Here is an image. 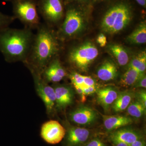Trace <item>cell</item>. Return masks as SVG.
<instances>
[{
    "label": "cell",
    "mask_w": 146,
    "mask_h": 146,
    "mask_svg": "<svg viewBox=\"0 0 146 146\" xmlns=\"http://www.w3.org/2000/svg\"><path fill=\"white\" fill-rule=\"evenodd\" d=\"M133 98L132 93L125 91L119 94L117 99L112 104V108L115 112H121L126 109Z\"/></svg>",
    "instance_id": "cell-19"
},
{
    "label": "cell",
    "mask_w": 146,
    "mask_h": 146,
    "mask_svg": "<svg viewBox=\"0 0 146 146\" xmlns=\"http://www.w3.org/2000/svg\"><path fill=\"white\" fill-rule=\"evenodd\" d=\"M127 40L129 43L134 44H141L146 42V24L142 22L130 35Z\"/></svg>",
    "instance_id": "cell-18"
},
{
    "label": "cell",
    "mask_w": 146,
    "mask_h": 146,
    "mask_svg": "<svg viewBox=\"0 0 146 146\" xmlns=\"http://www.w3.org/2000/svg\"><path fill=\"white\" fill-rule=\"evenodd\" d=\"M28 56L24 64L30 71L42 74L60 50L59 39L52 27L44 23L36 29Z\"/></svg>",
    "instance_id": "cell-1"
},
{
    "label": "cell",
    "mask_w": 146,
    "mask_h": 146,
    "mask_svg": "<svg viewBox=\"0 0 146 146\" xmlns=\"http://www.w3.org/2000/svg\"><path fill=\"white\" fill-rule=\"evenodd\" d=\"M37 8L44 23L52 27L64 19L65 14L62 0H39Z\"/></svg>",
    "instance_id": "cell-7"
},
{
    "label": "cell",
    "mask_w": 146,
    "mask_h": 146,
    "mask_svg": "<svg viewBox=\"0 0 146 146\" xmlns=\"http://www.w3.org/2000/svg\"><path fill=\"white\" fill-rule=\"evenodd\" d=\"M97 42L101 47H104L107 43V39L104 34L101 33L98 36L97 39Z\"/></svg>",
    "instance_id": "cell-29"
},
{
    "label": "cell",
    "mask_w": 146,
    "mask_h": 146,
    "mask_svg": "<svg viewBox=\"0 0 146 146\" xmlns=\"http://www.w3.org/2000/svg\"><path fill=\"white\" fill-rule=\"evenodd\" d=\"M144 74L139 72L133 68L128 67L127 70L121 77L120 84L123 87H126L134 85L138 79Z\"/></svg>",
    "instance_id": "cell-21"
},
{
    "label": "cell",
    "mask_w": 146,
    "mask_h": 146,
    "mask_svg": "<svg viewBox=\"0 0 146 146\" xmlns=\"http://www.w3.org/2000/svg\"><path fill=\"white\" fill-rule=\"evenodd\" d=\"M129 146H145V143L142 138L135 141Z\"/></svg>",
    "instance_id": "cell-31"
},
{
    "label": "cell",
    "mask_w": 146,
    "mask_h": 146,
    "mask_svg": "<svg viewBox=\"0 0 146 146\" xmlns=\"http://www.w3.org/2000/svg\"><path fill=\"white\" fill-rule=\"evenodd\" d=\"M132 18L130 7L124 3L116 4L110 8L101 24L103 31L114 34L122 31L130 23Z\"/></svg>",
    "instance_id": "cell-3"
},
{
    "label": "cell",
    "mask_w": 146,
    "mask_h": 146,
    "mask_svg": "<svg viewBox=\"0 0 146 146\" xmlns=\"http://www.w3.org/2000/svg\"><path fill=\"white\" fill-rule=\"evenodd\" d=\"M6 1H11L12 2L14 1H16V0H6Z\"/></svg>",
    "instance_id": "cell-35"
},
{
    "label": "cell",
    "mask_w": 146,
    "mask_h": 146,
    "mask_svg": "<svg viewBox=\"0 0 146 146\" xmlns=\"http://www.w3.org/2000/svg\"><path fill=\"white\" fill-rule=\"evenodd\" d=\"M128 67L133 68L139 72L144 74L146 69V52L142 51L134 56L130 60Z\"/></svg>",
    "instance_id": "cell-22"
},
{
    "label": "cell",
    "mask_w": 146,
    "mask_h": 146,
    "mask_svg": "<svg viewBox=\"0 0 146 146\" xmlns=\"http://www.w3.org/2000/svg\"><path fill=\"white\" fill-rule=\"evenodd\" d=\"M102 117L105 127L108 131L116 130L133 123L131 118L124 115H102Z\"/></svg>",
    "instance_id": "cell-15"
},
{
    "label": "cell",
    "mask_w": 146,
    "mask_h": 146,
    "mask_svg": "<svg viewBox=\"0 0 146 146\" xmlns=\"http://www.w3.org/2000/svg\"><path fill=\"white\" fill-rule=\"evenodd\" d=\"M95 86H97V83L94 79L91 77L84 76L83 86L81 87Z\"/></svg>",
    "instance_id": "cell-25"
},
{
    "label": "cell",
    "mask_w": 146,
    "mask_h": 146,
    "mask_svg": "<svg viewBox=\"0 0 146 146\" xmlns=\"http://www.w3.org/2000/svg\"><path fill=\"white\" fill-rule=\"evenodd\" d=\"M32 30L11 28L0 31V52L8 63L26 61L34 39Z\"/></svg>",
    "instance_id": "cell-2"
},
{
    "label": "cell",
    "mask_w": 146,
    "mask_h": 146,
    "mask_svg": "<svg viewBox=\"0 0 146 146\" xmlns=\"http://www.w3.org/2000/svg\"><path fill=\"white\" fill-rule=\"evenodd\" d=\"M141 134L136 131L129 128L121 129L111 134L110 140L113 143L121 142L129 146L142 138Z\"/></svg>",
    "instance_id": "cell-14"
},
{
    "label": "cell",
    "mask_w": 146,
    "mask_h": 146,
    "mask_svg": "<svg viewBox=\"0 0 146 146\" xmlns=\"http://www.w3.org/2000/svg\"><path fill=\"white\" fill-rule=\"evenodd\" d=\"M90 132L87 129L71 127L68 129L65 138L66 146H81L89 139Z\"/></svg>",
    "instance_id": "cell-12"
},
{
    "label": "cell",
    "mask_w": 146,
    "mask_h": 146,
    "mask_svg": "<svg viewBox=\"0 0 146 146\" xmlns=\"http://www.w3.org/2000/svg\"><path fill=\"white\" fill-rule=\"evenodd\" d=\"M67 75L58 56L54 58L45 68L41 76L47 83H57L63 79Z\"/></svg>",
    "instance_id": "cell-10"
},
{
    "label": "cell",
    "mask_w": 146,
    "mask_h": 146,
    "mask_svg": "<svg viewBox=\"0 0 146 146\" xmlns=\"http://www.w3.org/2000/svg\"><path fill=\"white\" fill-rule=\"evenodd\" d=\"M86 21L81 11L75 7H68L63 23L56 32L60 41L70 40L77 36L85 29Z\"/></svg>",
    "instance_id": "cell-4"
},
{
    "label": "cell",
    "mask_w": 146,
    "mask_h": 146,
    "mask_svg": "<svg viewBox=\"0 0 146 146\" xmlns=\"http://www.w3.org/2000/svg\"><path fill=\"white\" fill-rule=\"evenodd\" d=\"M69 118L71 121L79 125H89L96 121L98 114L91 108L82 106L71 111Z\"/></svg>",
    "instance_id": "cell-11"
},
{
    "label": "cell",
    "mask_w": 146,
    "mask_h": 146,
    "mask_svg": "<svg viewBox=\"0 0 146 146\" xmlns=\"http://www.w3.org/2000/svg\"><path fill=\"white\" fill-rule=\"evenodd\" d=\"M15 20L13 16H9L0 12V31L9 27Z\"/></svg>",
    "instance_id": "cell-24"
},
{
    "label": "cell",
    "mask_w": 146,
    "mask_h": 146,
    "mask_svg": "<svg viewBox=\"0 0 146 146\" xmlns=\"http://www.w3.org/2000/svg\"><path fill=\"white\" fill-rule=\"evenodd\" d=\"M136 88H145L146 87V77L145 74H143L138 79V81L134 84Z\"/></svg>",
    "instance_id": "cell-26"
},
{
    "label": "cell",
    "mask_w": 146,
    "mask_h": 146,
    "mask_svg": "<svg viewBox=\"0 0 146 146\" xmlns=\"http://www.w3.org/2000/svg\"><path fill=\"white\" fill-rule=\"evenodd\" d=\"M69 1H78V2H82V1H86V0H69Z\"/></svg>",
    "instance_id": "cell-34"
},
{
    "label": "cell",
    "mask_w": 146,
    "mask_h": 146,
    "mask_svg": "<svg viewBox=\"0 0 146 146\" xmlns=\"http://www.w3.org/2000/svg\"><path fill=\"white\" fill-rule=\"evenodd\" d=\"M138 99L146 108V92L145 90H142L138 93Z\"/></svg>",
    "instance_id": "cell-30"
},
{
    "label": "cell",
    "mask_w": 146,
    "mask_h": 146,
    "mask_svg": "<svg viewBox=\"0 0 146 146\" xmlns=\"http://www.w3.org/2000/svg\"><path fill=\"white\" fill-rule=\"evenodd\" d=\"M36 92L44 102L47 112L50 113L56 105L54 89L42 78L41 75L32 71Z\"/></svg>",
    "instance_id": "cell-8"
},
{
    "label": "cell",
    "mask_w": 146,
    "mask_h": 146,
    "mask_svg": "<svg viewBox=\"0 0 146 146\" xmlns=\"http://www.w3.org/2000/svg\"><path fill=\"white\" fill-rule=\"evenodd\" d=\"M138 4L140 5L141 6L146 7V0H135Z\"/></svg>",
    "instance_id": "cell-32"
},
{
    "label": "cell",
    "mask_w": 146,
    "mask_h": 146,
    "mask_svg": "<svg viewBox=\"0 0 146 146\" xmlns=\"http://www.w3.org/2000/svg\"><path fill=\"white\" fill-rule=\"evenodd\" d=\"M53 87L55 94L56 106L58 109H65L72 104L74 94L71 86L58 85Z\"/></svg>",
    "instance_id": "cell-13"
},
{
    "label": "cell",
    "mask_w": 146,
    "mask_h": 146,
    "mask_svg": "<svg viewBox=\"0 0 146 146\" xmlns=\"http://www.w3.org/2000/svg\"><path fill=\"white\" fill-rule=\"evenodd\" d=\"M85 146H106V145L100 139H93L90 141Z\"/></svg>",
    "instance_id": "cell-28"
},
{
    "label": "cell",
    "mask_w": 146,
    "mask_h": 146,
    "mask_svg": "<svg viewBox=\"0 0 146 146\" xmlns=\"http://www.w3.org/2000/svg\"><path fill=\"white\" fill-rule=\"evenodd\" d=\"M108 48L120 66H125L129 63L128 54L122 46L117 44H112L110 45Z\"/></svg>",
    "instance_id": "cell-20"
},
{
    "label": "cell",
    "mask_w": 146,
    "mask_h": 146,
    "mask_svg": "<svg viewBox=\"0 0 146 146\" xmlns=\"http://www.w3.org/2000/svg\"><path fill=\"white\" fill-rule=\"evenodd\" d=\"M13 3V16L18 19L25 27L36 29L41 23L35 0H16Z\"/></svg>",
    "instance_id": "cell-5"
},
{
    "label": "cell",
    "mask_w": 146,
    "mask_h": 146,
    "mask_svg": "<svg viewBox=\"0 0 146 146\" xmlns=\"http://www.w3.org/2000/svg\"><path fill=\"white\" fill-rule=\"evenodd\" d=\"M146 108L138 99L132 101L127 108L128 114L136 118L141 117L146 113Z\"/></svg>",
    "instance_id": "cell-23"
},
{
    "label": "cell",
    "mask_w": 146,
    "mask_h": 146,
    "mask_svg": "<svg viewBox=\"0 0 146 146\" xmlns=\"http://www.w3.org/2000/svg\"><path fill=\"white\" fill-rule=\"evenodd\" d=\"M96 1H97V0H96Z\"/></svg>",
    "instance_id": "cell-36"
},
{
    "label": "cell",
    "mask_w": 146,
    "mask_h": 146,
    "mask_svg": "<svg viewBox=\"0 0 146 146\" xmlns=\"http://www.w3.org/2000/svg\"><path fill=\"white\" fill-rule=\"evenodd\" d=\"M98 54L96 46L91 42H86L71 48L68 53V58L73 66L79 70L86 72Z\"/></svg>",
    "instance_id": "cell-6"
},
{
    "label": "cell",
    "mask_w": 146,
    "mask_h": 146,
    "mask_svg": "<svg viewBox=\"0 0 146 146\" xmlns=\"http://www.w3.org/2000/svg\"><path fill=\"white\" fill-rule=\"evenodd\" d=\"M118 70L115 63L110 60H106L102 63L97 71V76L101 80L108 81L116 78Z\"/></svg>",
    "instance_id": "cell-17"
},
{
    "label": "cell",
    "mask_w": 146,
    "mask_h": 146,
    "mask_svg": "<svg viewBox=\"0 0 146 146\" xmlns=\"http://www.w3.org/2000/svg\"><path fill=\"white\" fill-rule=\"evenodd\" d=\"M119 94L115 89L107 87L97 91V99L105 110L109 108L117 99Z\"/></svg>",
    "instance_id": "cell-16"
},
{
    "label": "cell",
    "mask_w": 146,
    "mask_h": 146,
    "mask_svg": "<svg viewBox=\"0 0 146 146\" xmlns=\"http://www.w3.org/2000/svg\"><path fill=\"white\" fill-rule=\"evenodd\" d=\"M65 128L54 120H51L43 124L41 130V136L48 143L54 145L61 142L65 137Z\"/></svg>",
    "instance_id": "cell-9"
},
{
    "label": "cell",
    "mask_w": 146,
    "mask_h": 146,
    "mask_svg": "<svg viewBox=\"0 0 146 146\" xmlns=\"http://www.w3.org/2000/svg\"><path fill=\"white\" fill-rule=\"evenodd\" d=\"M82 88L83 90L84 94L85 96L94 94L97 91V86H84Z\"/></svg>",
    "instance_id": "cell-27"
},
{
    "label": "cell",
    "mask_w": 146,
    "mask_h": 146,
    "mask_svg": "<svg viewBox=\"0 0 146 146\" xmlns=\"http://www.w3.org/2000/svg\"><path fill=\"white\" fill-rule=\"evenodd\" d=\"M113 143L115 145V146H129L127 144L121 143V142H116V143Z\"/></svg>",
    "instance_id": "cell-33"
}]
</instances>
